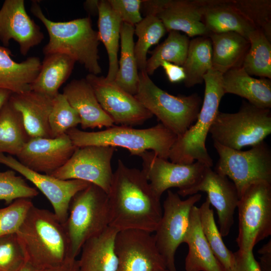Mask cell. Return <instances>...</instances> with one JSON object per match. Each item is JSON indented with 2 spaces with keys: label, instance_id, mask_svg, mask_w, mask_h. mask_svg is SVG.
I'll list each match as a JSON object with an SVG mask.
<instances>
[{
  "label": "cell",
  "instance_id": "5",
  "mask_svg": "<svg viewBox=\"0 0 271 271\" xmlns=\"http://www.w3.org/2000/svg\"><path fill=\"white\" fill-rule=\"evenodd\" d=\"M222 77L223 74L213 69L204 76V98L196 122L183 135L177 137L170 151L168 159L171 162L190 164L196 160L208 167H212L213 161L207 152L205 143L224 95Z\"/></svg>",
  "mask_w": 271,
  "mask_h": 271
},
{
  "label": "cell",
  "instance_id": "22",
  "mask_svg": "<svg viewBox=\"0 0 271 271\" xmlns=\"http://www.w3.org/2000/svg\"><path fill=\"white\" fill-rule=\"evenodd\" d=\"M52 99L33 90L11 95L9 100L21 113L30 138H50L49 116Z\"/></svg>",
  "mask_w": 271,
  "mask_h": 271
},
{
  "label": "cell",
  "instance_id": "50",
  "mask_svg": "<svg viewBox=\"0 0 271 271\" xmlns=\"http://www.w3.org/2000/svg\"><path fill=\"white\" fill-rule=\"evenodd\" d=\"M18 271H44L33 265L30 262L26 260L24 264Z\"/></svg>",
  "mask_w": 271,
  "mask_h": 271
},
{
  "label": "cell",
  "instance_id": "24",
  "mask_svg": "<svg viewBox=\"0 0 271 271\" xmlns=\"http://www.w3.org/2000/svg\"><path fill=\"white\" fill-rule=\"evenodd\" d=\"M222 84L224 94L237 95L260 108L270 109L271 107L270 79L253 78L241 66L224 73Z\"/></svg>",
  "mask_w": 271,
  "mask_h": 271
},
{
  "label": "cell",
  "instance_id": "25",
  "mask_svg": "<svg viewBox=\"0 0 271 271\" xmlns=\"http://www.w3.org/2000/svg\"><path fill=\"white\" fill-rule=\"evenodd\" d=\"M118 232L109 226L84 244L78 259L80 271H116L115 241Z\"/></svg>",
  "mask_w": 271,
  "mask_h": 271
},
{
  "label": "cell",
  "instance_id": "14",
  "mask_svg": "<svg viewBox=\"0 0 271 271\" xmlns=\"http://www.w3.org/2000/svg\"><path fill=\"white\" fill-rule=\"evenodd\" d=\"M139 157L142 160V170L159 198L170 188H178V191H182L192 187L208 167L199 161L190 164L169 162L151 151H146Z\"/></svg>",
  "mask_w": 271,
  "mask_h": 271
},
{
  "label": "cell",
  "instance_id": "44",
  "mask_svg": "<svg viewBox=\"0 0 271 271\" xmlns=\"http://www.w3.org/2000/svg\"><path fill=\"white\" fill-rule=\"evenodd\" d=\"M225 271H262L255 259L253 250L242 251L238 249L233 252L230 266Z\"/></svg>",
  "mask_w": 271,
  "mask_h": 271
},
{
  "label": "cell",
  "instance_id": "49",
  "mask_svg": "<svg viewBox=\"0 0 271 271\" xmlns=\"http://www.w3.org/2000/svg\"><path fill=\"white\" fill-rule=\"evenodd\" d=\"M12 93L9 90L0 89V111L6 103L9 100Z\"/></svg>",
  "mask_w": 271,
  "mask_h": 271
},
{
  "label": "cell",
  "instance_id": "43",
  "mask_svg": "<svg viewBox=\"0 0 271 271\" xmlns=\"http://www.w3.org/2000/svg\"><path fill=\"white\" fill-rule=\"evenodd\" d=\"M122 23L134 26L142 21L141 9L143 0H107Z\"/></svg>",
  "mask_w": 271,
  "mask_h": 271
},
{
  "label": "cell",
  "instance_id": "15",
  "mask_svg": "<svg viewBox=\"0 0 271 271\" xmlns=\"http://www.w3.org/2000/svg\"><path fill=\"white\" fill-rule=\"evenodd\" d=\"M115 249L118 259L116 271L168 270L151 233L138 230L118 231Z\"/></svg>",
  "mask_w": 271,
  "mask_h": 271
},
{
  "label": "cell",
  "instance_id": "23",
  "mask_svg": "<svg viewBox=\"0 0 271 271\" xmlns=\"http://www.w3.org/2000/svg\"><path fill=\"white\" fill-rule=\"evenodd\" d=\"M183 243L188 247L185 260L186 271H225L214 255L203 233L199 207L192 209L189 227Z\"/></svg>",
  "mask_w": 271,
  "mask_h": 271
},
{
  "label": "cell",
  "instance_id": "26",
  "mask_svg": "<svg viewBox=\"0 0 271 271\" xmlns=\"http://www.w3.org/2000/svg\"><path fill=\"white\" fill-rule=\"evenodd\" d=\"M11 56L9 49L0 46V89L13 93L31 90V85L41 69L40 58L30 57L18 63L12 59Z\"/></svg>",
  "mask_w": 271,
  "mask_h": 271
},
{
  "label": "cell",
  "instance_id": "48",
  "mask_svg": "<svg viewBox=\"0 0 271 271\" xmlns=\"http://www.w3.org/2000/svg\"><path fill=\"white\" fill-rule=\"evenodd\" d=\"M99 3L98 0H87L84 4V8L91 15L98 14Z\"/></svg>",
  "mask_w": 271,
  "mask_h": 271
},
{
  "label": "cell",
  "instance_id": "10",
  "mask_svg": "<svg viewBox=\"0 0 271 271\" xmlns=\"http://www.w3.org/2000/svg\"><path fill=\"white\" fill-rule=\"evenodd\" d=\"M237 208L238 249L253 250L271 235V183L261 181L249 185L240 196Z\"/></svg>",
  "mask_w": 271,
  "mask_h": 271
},
{
  "label": "cell",
  "instance_id": "27",
  "mask_svg": "<svg viewBox=\"0 0 271 271\" xmlns=\"http://www.w3.org/2000/svg\"><path fill=\"white\" fill-rule=\"evenodd\" d=\"M202 22L211 34L234 32L248 40L255 30L231 4L230 0H205Z\"/></svg>",
  "mask_w": 271,
  "mask_h": 271
},
{
  "label": "cell",
  "instance_id": "34",
  "mask_svg": "<svg viewBox=\"0 0 271 271\" xmlns=\"http://www.w3.org/2000/svg\"><path fill=\"white\" fill-rule=\"evenodd\" d=\"M190 41L187 35L180 32H169L167 38L151 52L152 56L147 59L146 72L148 75H153L163 61L182 66L187 57Z\"/></svg>",
  "mask_w": 271,
  "mask_h": 271
},
{
  "label": "cell",
  "instance_id": "42",
  "mask_svg": "<svg viewBox=\"0 0 271 271\" xmlns=\"http://www.w3.org/2000/svg\"><path fill=\"white\" fill-rule=\"evenodd\" d=\"M25 261L16 233L0 237V271H18Z\"/></svg>",
  "mask_w": 271,
  "mask_h": 271
},
{
  "label": "cell",
  "instance_id": "13",
  "mask_svg": "<svg viewBox=\"0 0 271 271\" xmlns=\"http://www.w3.org/2000/svg\"><path fill=\"white\" fill-rule=\"evenodd\" d=\"M85 79L97 99L114 123L133 126L152 118L153 114L132 95L106 77L88 74Z\"/></svg>",
  "mask_w": 271,
  "mask_h": 271
},
{
  "label": "cell",
  "instance_id": "4",
  "mask_svg": "<svg viewBox=\"0 0 271 271\" xmlns=\"http://www.w3.org/2000/svg\"><path fill=\"white\" fill-rule=\"evenodd\" d=\"M77 148L87 146H111L127 149L131 155L140 156L148 151L168 159L170 150L177 136L159 123L149 128L113 125L98 131H86L76 127L66 133Z\"/></svg>",
  "mask_w": 271,
  "mask_h": 271
},
{
  "label": "cell",
  "instance_id": "46",
  "mask_svg": "<svg viewBox=\"0 0 271 271\" xmlns=\"http://www.w3.org/2000/svg\"><path fill=\"white\" fill-rule=\"evenodd\" d=\"M260 255L258 262L262 271H271V239L258 251Z\"/></svg>",
  "mask_w": 271,
  "mask_h": 271
},
{
  "label": "cell",
  "instance_id": "9",
  "mask_svg": "<svg viewBox=\"0 0 271 271\" xmlns=\"http://www.w3.org/2000/svg\"><path fill=\"white\" fill-rule=\"evenodd\" d=\"M213 145L219 157L214 171L231 180L239 198L254 182L271 183V150L264 141L245 151Z\"/></svg>",
  "mask_w": 271,
  "mask_h": 271
},
{
  "label": "cell",
  "instance_id": "18",
  "mask_svg": "<svg viewBox=\"0 0 271 271\" xmlns=\"http://www.w3.org/2000/svg\"><path fill=\"white\" fill-rule=\"evenodd\" d=\"M76 149L66 133L55 138H31L17 157L28 169L50 175L64 166Z\"/></svg>",
  "mask_w": 271,
  "mask_h": 271
},
{
  "label": "cell",
  "instance_id": "30",
  "mask_svg": "<svg viewBox=\"0 0 271 271\" xmlns=\"http://www.w3.org/2000/svg\"><path fill=\"white\" fill-rule=\"evenodd\" d=\"M98 15V38L104 45L108 58L109 67L106 78L113 81L118 69V52L122 22L107 0L99 1Z\"/></svg>",
  "mask_w": 271,
  "mask_h": 271
},
{
  "label": "cell",
  "instance_id": "35",
  "mask_svg": "<svg viewBox=\"0 0 271 271\" xmlns=\"http://www.w3.org/2000/svg\"><path fill=\"white\" fill-rule=\"evenodd\" d=\"M249 48L242 67L250 76L271 78V42L259 30L248 37Z\"/></svg>",
  "mask_w": 271,
  "mask_h": 271
},
{
  "label": "cell",
  "instance_id": "38",
  "mask_svg": "<svg viewBox=\"0 0 271 271\" xmlns=\"http://www.w3.org/2000/svg\"><path fill=\"white\" fill-rule=\"evenodd\" d=\"M232 6L271 42V1L230 0Z\"/></svg>",
  "mask_w": 271,
  "mask_h": 271
},
{
  "label": "cell",
  "instance_id": "45",
  "mask_svg": "<svg viewBox=\"0 0 271 271\" xmlns=\"http://www.w3.org/2000/svg\"><path fill=\"white\" fill-rule=\"evenodd\" d=\"M160 66L164 70L170 82L178 83L185 80L186 75L182 66L166 61H162Z\"/></svg>",
  "mask_w": 271,
  "mask_h": 271
},
{
  "label": "cell",
  "instance_id": "1",
  "mask_svg": "<svg viewBox=\"0 0 271 271\" xmlns=\"http://www.w3.org/2000/svg\"><path fill=\"white\" fill-rule=\"evenodd\" d=\"M107 195L109 226L118 231L155 232L162 215L161 198L142 170L129 168L118 159Z\"/></svg>",
  "mask_w": 271,
  "mask_h": 271
},
{
  "label": "cell",
  "instance_id": "16",
  "mask_svg": "<svg viewBox=\"0 0 271 271\" xmlns=\"http://www.w3.org/2000/svg\"><path fill=\"white\" fill-rule=\"evenodd\" d=\"M0 164L18 172L32 183L49 201L54 213L63 224L67 220L73 197L90 184L80 180H62L35 172L23 165L12 156H6L3 153H0Z\"/></svg>",
  "mask_w": 271,
  "mask_h": 271
},
{
  "label": "cell",
  "instance_id": "11",
  "mask_svg": "<svg viewBox=\"0 0 271 271\" xmlns=\"http://www.w3.org/2000/svg\"><path fill=\"white\" fill-rule=\"evenodd\" d=\"M197 193L182 200L177 193L168 190L162 207V215L154 235L156 247L169 271H177L175 256L188 230L192 209L200 201Z\"/></svg>",
  "mask_w": 271,
  "mask_h": 271
},
{
  "label": "cell",
  "instance_id": "21",
  "mask_svg": "<svg viewBox=\"0 0 271 271\" xmlns=\"http://www.w3.org/2000/svg\"><path fill=\"white\" fill-rule=\"evenodd\" d=\"M63 94L78 113L83 129L114 125L113 121L101 107L85 78L72 80L64 87Z\"/></svg>",
  "mask_w": 271,
  "mask_h": 271
},
{
  "label": "cell",
  "instance_id": "8",
  "mask_svg": "<svg viewBox=\"0 0 271 271\" xmlns=\"http://www.w3.org/2000/svg\"><path fill=\"white\" fill-rule=\"evenodd\" d=\"M209 133L213 142L228 148L241 150L246 146H254L271 133L270 109L243 101L237 112L219 111Z\"/></svg>",
  "mask_w": 271,
  "mask_h": 271
},
{
  "label": "cell",
  "instance_id": "29",
  "mask_svg": "<svg viewBox=\"0 0 271 271\" xmlns=\"http://www.w3.org/2000/svg\"><path fill=\"white\" fill-rule=\"evenodd\" d=\"M76 62L64 54L45 55L39 73L31 85V90L53 98L71 75Z\"/></svg>",
  "mask_w": 271,
  "mask_h": 271
},
{
  "label": "cell",
  "instance_id": "47",
  "mask_svg": "<svg viewBox=\"0 0 271 271\" xmlns=\"http://www.w3.org/2000/svg\"><path fill=\"white\" fill-rule=\"evenodd\" d=\"M44 271H80L78 259L72 258L61 265Z\"/></svg>",
  "mask_w": 271,
  "mask_h": 271
},
{
  "label": "cell",
  "instance_id": "28",
  "mask_svg": "<svg viewBox=\"0 0 271 271\" xmlns=\"http://www.w3.org/2000/svg\"><path fill=\"white\" fill-rule=\"evenodd\" d=\"M212 69L224 74L241 67L249 48V41L234 32L211 34Z\"/></svg>",
  "mask_w": 271,
  "mask_h": 271
},
{
  "label": "cell",
  "instance_id": "40",
  "mask_svg": "<svg viewBox=\"0 0 271 271\" xmlns=\"http://www.w3.org/2000/svg\"><path fill=\"white\" fill-rule=\"evenodd\" d=\"M38 194L35 188L30 186L21 176H17L15 171L0 172V200L7 204L19 199L32 198Z\"/></svg>",
  "mask_w": 271,
  "mask_h": 271
},
{
  "label": "cell",
  "instance_id": "19",
  "mask_svg": "<svg viewBox=\"0 0 271 271\" xmlns=\"http://www.w3.org/2000/svg\"><path fill=\"white\" fill-rule=\"evenodd\" d=\"M44 38L40 27L28 15L24 0H6L0 9V41L7 47L14 40L26 56Z\"/></svg>",
  "mask_w": 271,
  "mask_h": 271
},
{
  "label": "cell",
  "instance_id": "37",
  "mask_svg": "<svg viewBox=\"0 0 271 271\" xmlns=\"http://www.w3.org/2000/svg\"><path fill=\"white\" fill-rule=\"evenodd\" d=\"M200 220L203 233L216 258L227 270L231 265L233 252L226 246L214 219V212L206 197L199 207Z\"/></svg>",
  "mask_w": 271,
  "mask_h": 271
},
{
  "label": "cell",
  "instance_id": "51",
  "mask_svg": "<svg viewBox=\"0 0 271 271\" xmlns=\"http://www.w3.org/2000/svg\"><path fill=\"white\" fill-rule=\"evenodd\" d=\"M166 271H169V270H166Z\"/></svg>",
  "mask_w": 271,
  "mask_h": 271
},
{
  "label": "cell",
  "instance_id": "32",
  "mask_svg": "<svg viewBox=\"0 0 271 271\" xmlns=\"http://www.w3.org/2000/svg\"><path fill=\"white\" fill-rule=\"evenodd\" d=\"M30 138L21 113L8 100L0 111V153L17 156Z\"/></svg>",
  "mask_w": 271,
  "mask_h": 271
},
{
  "label": "cell",
  "instance_id": "36",
  "mask_svg": "<svg viewBox=\"0 0 271 271\" xmlns=\"http://www.w3.org/2000/svg\"><path fill=\"white\" fill-rule=\"evenodd\" d=\"M167 30L162 21L156 15H146L134 26V34L138 37L134 51L138 70H145L147 54L151 46L157 44L165 35Z\"/></svg>",
  "mask_w": 271,
  "mask_h": 271
},
{
  "label": "cell",
  "instance_id": "3",
  "mask_svg": "<svg viewBox=\"0 0 271 271\" xmlns=\"http://www.w3.org/2000/svg\"><path fill=\"white\" fill-rule=\"evenodd\" d=\"M30 9L48 33L49 41L43 49L45 55L64 54L83 65L89 73L98 75L101 73L98 48L100 41L89 17L54 22L45 16L38 2H32Z\"/></svg>",
  "mask_w": 271,
  "mask_h": 271
},
{
  "label": "cell",
  "instance_id": "31",
  "mask_svg": "<svg viewBox=\"0 0 271 271\" xmlns=\"http://www.w3.org/2000/svg\"><path fill=\"white\" fill-rule=\"evenodd\" d=\"M134 26L122 23L120 29V56L118 69L113 81L132 95L138 91L139 77L134 55L133 40Z\"/></svg>",
  "mask_w": 271,
  "mask_h": 271
},
{
  "label": "cell",
  "instance_id": "6",
  "mask_svg": "<svg viewBox=\"0 0 271 271\" xmlns=\"http://www.w3.org/2000/svg\"><path fill=\"white\" fill-rule=\"evenodd\" d=\"M135 97L160 123L176 134L183 135L196 121L202 103L196 94L173 95L162 89L145 70L139 72Z\"/></svg>",
  "mask_w": 271,
  "mask_h": 271
},
{
  "label": "cell",
  "instance_id": "20",
  "mask_svg": "<svg viewBox=\"0 0 271 271\" xmlns=\"http://www.w3.org/2000/svg\"><path fill=\"white\" fill-rule=\"evenodd\" d=\"M205 0H165L157 14L167 32H183L188 37H209L202 22Z\"/></svg>",
  "mask_w": 271,
  "mask_h": 271
},
{
  "label": "cell",
  "instance_id": "2",
  "mask_svg": "<svg viewBox=\"0 0 271 271\" xmlns=\"http://www.w3.org/2000/svg\"><path fill=\"white\" fill-rule=\"evenodd\" d=\"M16 234L26 260L42 270L74 258L64 225L48 210L33 205Z\"/></svg>",
  "mask_w": 271,
  "mask_h": 271
},
{
  "label": "cell",
  "instance_id": "33",
  "mask_svg": "<svg viewBox=\"0 0 271 271\" xmlns=\"http://www.w3.org/2000/svg\"><path fill=\"white\" fill-rule=\"evenodd\" d=\"M212 45L209 37H197L190 41L187 55L182 66L187 87L203 82V77L212 68Z\"/></svg>",
  "mask_w": 271,
  "mask_h": 271
},
{
  "label": "cell",
  "instance_id": "17",
  "mask_svg": "<svg viewBox=\"0 0 271 271\" xmlns=\"http://www.w3.org/2000/svg\"><path fill=\"white\" fill-rule=\"evenodd\" d=\"M199 191L207 193L210 205L217 213L219 231L222 237L227 236L234 223V214L239 198L234 184L226 176L206 167L201 178L194 186L178 191L177 194L180 196H190Z\"/></svg>",
  "mask_w": 271,
  "mask_h": 271
},
{
  "label": "cell",
  "instance_id": "12",
  "mask_svg": "<svg viewBox=\"0 0 271 271\" xmlns=\"http://www.w3.org/2000/svg\"><path fill=\"white\" fill-rule=\"evenodd\" d=\"M116 148L87 146L77 148L62 167L50 175L62 180H80L94 184L107 194L113 172L111 160Z\"/></svg>",
  "mask_w": 271,
  "mask_h": 271
},
{
  "label": "cell",
  "instance_id": "7",
  "mask_svg": "<svg viewBox=\"0 0 271 271\" xmlns=\"http://www.w3.org/2000/svg\"><path fill=\"white\" fill-rule=\"evenodd\" d=\"M109 224L107 194L92 184L77 192L71 199L64 224L72 257L76 258L84 244L102 233Z\"/></svg>",
  "mask_w": 271,
  "mask_h": 271
},
{
  "label": "cell",
  "instance_id": "41",
  "mask_svg": "<svg viewBox=\"0 0 271 271\" xmlns=\"http://www.w3.org/2000/svg\"><path fill=\"white\" fill-rule=\"evenodd\" d=\"M34 205L30 199L22 198L0 209V237L16 233L30 209Z\"/></svg>",
  "mask_w": 271,
  "mask_h": 271
},
{
  "label": "cell",
  "instance_id": "39",
  "mask_svg": "<svg viewBox=\"0 0 271 271\" xmlns=\"http://www.w3.org/2000/svg\"><path fill=\"white\" fill-rule=\"evenodd\" d=\"M81 119L77 112L71 106L63 93H59L52 100L49 116L50 138H55L70 129L76 127Z\"/></svg>",
  "mask_w": 271,
  "mask_h": 271
}]
</instances>
